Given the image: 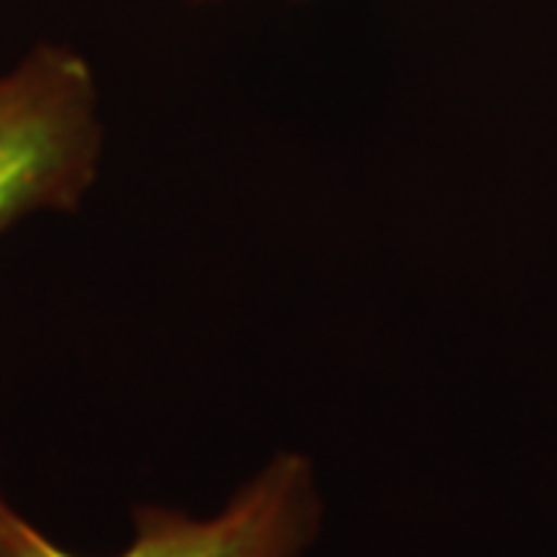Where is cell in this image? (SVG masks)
I'll use <instances>...</instances> for the list:
<instances>
[{
  "mask_svg": "<svg viewBox=\"0 0 557 557\" xmlns=\"http://www.w3.org/2000/svg\"><path fill=\"white\" fill-rule=\"evenodd\" d=\"M319 523L322 496L310 458L282 453L211 518L139 505L131 545L112 557H300L319 536ZM0 557L84 555L62 548L0 490Z\"/></svg>",
  "mask_w": 557,
  "mask_h": 557,
  "instance_id": "obj_2",
  "label": "cell"
},
{
  "mask_svg": "<svg viewBox=\"0 0 557 557\" xmlns=\"http://www.w3.org/2000/svg\"><path fill=\"white\" fill-rule=\"evenodd\" d=\"M102 152L100 81L84 53L40 40L0 69V236L81 208Z\"/></svg>",
  "mask_w": 557,
  "mask_h": 557,
  "instance_id": "obj_1",
  "label": "cell"
},
{
  "mask_svg": "<svg viewBox=\"0 0 557 557\" xmlns=\"http://www.w3.org/2000/svg\"><path fill=\"white\" fill-rule=\"evenodd\" d=\"M196 3H211V0H196Z\"/></svg>",
  "mask_w": 557,
  "mask_h": 557,
  "instance_id": "obj_3",
  "label": "cell"
}]
</instances>
